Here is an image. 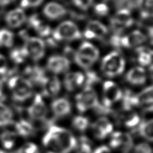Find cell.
Here are the masks:
<instances>
[{
	"label": "cell",
	"mask_w": 153,
	"mask_h": 153,
	"mask_svg": "<svg viewBox=\"0 0 153 153\" xmlns=\"http://www.w3.org/2000/svg\"><path fill=\"white\" fill-rule=\"evenodd\" d=\"M48 153H69L76 146V140L69 130L51 126L42 140Z\"/></svg>",
	"instance_id": "6da1fadb"
},
{
	"label": "cell",
	"mask_w": 153,
	"mask_h": 153,
	"mask_svg": "<svg viewBox=\"0 0 153 153\" xmlns=\"http://www.w3.org/2000/svg\"><path fill=\"white\" fill-rule=\"evenodd\" d=\"M124 68L125 60L117 52H111L102 60V70L108 77L113 78L121 74Z\"/></svg>",
	"instance_id": "7a4b0ae2"
},
{
	"label": "cell",
	"mask_w": 153,
	"mask_h": 153,
	"mask_svg": "<svg viewBox=\"0 0 153 153\" xmlns=\"http://www.w3.org/2000/svg\"><path fill=\"white\" fill-rule=\"evenodd\" d=\"M8 84L12 91L13 99L16 101H25L32 96V85L28 79L14 76L9 80Z\"/></svg>",
	"instance_id": "3957f363"
},
{
	"label": "cell",
	"mask_w": 153,
	"mask_h": 153,
	"mask_svg": "<svg viewBox=\"0 0 153 153\" xmlns=\"http://www.w3.org/2000/svg\"><path fill=\"white\" fill-rule=\"evenodd\" d=\"M53 39L60 40H73L81 38V33L76 24L71 21L62 22L54 30L53 33Z\"/></svg>",
	"instance_id": "277c9868"
},
{
	"label": "cell",
	"mask_w": 153,
	"mask_h": 153,
	"mask_svg": "<svg viewBox=\"0 0 153 153\" xmlns=\"http://www.w3.org/2000/svg\"><path fill=\"white\" fill-rule=\"evenodd\" d=\"M76 105L80 113H84L91 108H96L99 105L96 92L91 87L85 86L76 96Z\"/></svg>",
	"instance_id": "5b68a950"
},
{
	"label": "cell",
	"mask_w": 153,
	"mask_h": 153,
	"mask_svg": "<svg viewBox=\"0 0 153 153\" xmlns=\"http://www.w3.org/2000/svg\"><path fill=\"white\" fill-rule=\"evenodd\" d=\"M103 103L105 108L110 109L114 103L122 99L123 95L121 89L111 81H106L103 87Z\"/></svg>",
	"instance_id": "8992f818"
},
{
	"label": "cell",
	"mask_w": 153,
	"mask_h": 153,
	"mask_svg": "<svg viewBox=\"0 0 153 153\" xmlns=\"http://www.w3.org/2000/svg\"><path fill=\"white\" fill-rule=\"evenodd\" d=\"M27 56L35 61L40 59L45 55V45L43 40L37 37L27 38L24 46Z\"/></svg>",
	"instance_id": "52a82bcc"
},
{
	"label": "cell",
	"mask_w": 153,
	"mask_h": 153,
	"mask_svg": "<svg viewBox=\"0 0 153 153\" xmlns=\"http://www.w3.org/2000/svg\"><path fill=\"white\" fill-rule=\"evenodd\" d=\"M133 22L134 20L130 10L121 9L117 11L111 18V26L116 34H120L125 28L132 26Z\"/></svg>",
	"instance_id": "ba28073f"
},
{
	"label": "cell",
	"mask_w": 153,
	"mask_h": 153,
	"mask_svg": "<svg viewBox=\"0 0 153 153\" xmlns=\"http://www.w3.org/2000/svg\"><path fill=\"white\" fill-rule=\"evenodd\" d=\"M70 66V61L65 56H54L48 59V69L54 74H61L67 72Z\"/></svg>",
	"instance_id": "9c48e42d"
},
{
	"label": "cell",
	"mask_w": 153,
	"mask_h": 153,
	"mask_svg": "<svg viewBox=\"0 0 153 153\" xmlns=\"http://www.w3.org/2000/svg\"><path fill=\"white\" fill-rule=\"evenodd\" d=\"M108 33V29L105 25L98 21H90L87 24L84 36L87 39H102Z\"/></svg>",
	"instance_id": "30bf717a"
},
{
	"label": "cell",
	"mask_w": 153,
	"mask_h": 153,
	"mask_svg": "<svg viewBox=\"0 0 153 153\" xmlns=\"http://www.w3.org/2000/svg\"><path fill=\"white\" fill-rule=\"evenodd\" d=\"M28 113L32 118L42 119L47 114V109L40 94H37L34 98L32 105L28 109Z\"/></svg>",
	"instance_id": "8fae6325"
},
{
	"label": "cell",
	"mask_w": 153,
	"mask_h": 153,
	"mask_svg": "<svg viewBox=\"0 0 153 153\" xmlns=\"http://www.w3.org/2000/svg\"><path fill=\"white\" fill-rule=\"evenodd\" d=\"M146 37L139 31H134L120 39V46L126 48L137 47L145 41Z\"/></svg>",
	"instance_id": "7c38bea8"
},
{
	"label": "cell",
	"mask_w": 153,
	"mask_h": 153,
	"mask_svg": "<svg viewBox=\"0 0 153 153\" xmlns=\"http://www.w3.org/2000/svg\"><path fill=\"white\" fill-rule=\"evenodd\" d=\"M93 130L96 138L102 140L111 133L113 130V125L107 118L101 117L93 124Z\"/></svg>",
	"instance_id": "4fadbf2b"
},
{
	"label": "cell",
	"mask_w": 153,
	"mask_h": 153,
	"mask_svg": "<svg viewBox=\"0 0 153 153\" xmlns=\"http://www.w3.org/2000/svg\"><path fill=\"white\" fill-rule=\"evenodd\" d=\"M41 86L42 87L43 93L48 97L56 96L61 90V83L59 78L55 76L50 77L46 76Z\"/></svg>",
	"instance_id": "5bb4252c"
},
{
	"label": "cell",
	"mask_w": 153,
	"mask_h": 153,
	"mask_svg": "<svg viewBox=\"0 0 153 153\" xmlns=\"http://www.w3.org/2000/svg\"><path fill=\"white\" fill-rule=\"evenodd\" d=\"M84 75L81 72H70L66 74L64 80L65 86L67 91L72 92L83 85L85 82Z\"/></svg>",
	"instance_id": "9a60e30c"
},
{
	"label": "cell",
	"mask_w": 153,
	"mask_h": 153,
	"mask_svg": "<svg viewBox=\"0 0 153 153\" xmlns=\"http://www.w3.org/2000/svg\"><path fill=\"white\" fill-rule=\"evenodd\" d=\"M26 20V14L22 9L16 8L7 14L5 22L8 26L12 28H18Z\"/></svg>",
	"instance_id": "2e32d148"
},
{
	"label": "cell",
	"mask_w": 153,
	"mask_h": 153,
	"mask_svg": "<svg viewBox=\"0 0 153 153\" xmlns=\"http://www.w3.org/2000/svg\"><path fill=\"white\" fill-rule=\"evenodd\" d=\"M44 14L51 20H56L65 16L67 14V10L59 4L51 2L44 8Z\"/></svg>",
	"instance_id": "e0dca14e"
},
{
	"label": "cell",
	"mask_w": 153,
	"mask_h": 153,
	"mask_svg": "<svg viewBox=\"0 0 153 153\" xmlns=\"http://www.w3.org/2000/svg\"><path fill=\"white\" fill-rule=\"evenodd\" d=\"M126 80L134 85H143L146 80L145 70L142 67L132 68L127 74Z\"/></svg>",
	"instance_id": "ac0fdd59"
},
{
	"label": "cell",
	"mask_w": 153,
	"mask_h": 153,
	"mask_svg": "<svg viewBox=\"0 0 153 153\" xmlns=\"http://www.w3.org/2000/svg\"><path fill=\"white\" fill-rule=\"evenodd\" d=\"M52 110L56 117H61L69 115L71 111V105L66 99H58L52 103Z\"/></svg>",
	"instance_id": "d6986e66"
},
{
	"label": "cell",
	"mask_w": 153,
	"mask_h": 153,
	"mask_svg": "<svg viewBox=\"0 0 153 153\" xmlns=\"http://www.w3.org/2000/svg\"><path fill=\"white\" fill-rule=\"evenodd\" d=\"M29 24L41 37H46L51 34L50 26L44 23L37 15L32 16L29 18Z\"/></svg>",
	"instance_id": "ffe728a7"
},
{
	"label": "cell",
	"mask_w": 153,
	"mask_h": 153,
	"mask_svg": "<svg viewBox=\"0 0 153 153\" xmlns=\"http://www.w3.org/2000/svg\"><path fill=\"white\" fill-rule=\"evenodd\" d=\"M77 53L85 58L91 60L93 62L97 61L100 56V51L97 49L88 42L82 43Z\"/></svg>",
	"instance_id": "44dd1931"
},
{
	"label": "cell",
	"mask_w": 153,
	"mask_h": 153,
	"mask_svg": "<svg viewBox=\"0 0 153 153\" xmlns=\"http://www.w3.org/2000/svg\"><path fill=\"white\" fill-rule=\"evenodd\" d=\"M13 113L9 106L0 102V127L6 126L12 123Z\"/></svg>",
	"instance_id": "7402d4cb"
},
{
	"label": "cell",
	"mask_w": 153,
	"mask_h": 153,
	"mask_svg": "<svg viewBox=\"0 0 153 153\" xmlns=\"http://www.w3.org/2000/svg\"><path fill=\"white\" fill-rule=\"evenodd\" d=\"M139 105H146V107L152 106V87L149 86L136 95Z\"/></svg>",
	"instance_id": "603a6c76"
},
{
	"label": "cell",
	"mask_w": 153,
	"mask_h": 153,
	"mask_svg": "<svg viewBox=\"0 0 153 153\" xmlns=\"http://www.w3.org/2000/svg\"><path fill=\"white\" fill-rule=\"evenodd\" d=\"M136 51L138 53V62L141 65L146 66L151 64L152 56L151 50L146 47H139Z\"/></svg>",
	"instance_id": "cb8c5ba5"
},
{
	"label": "cell",
	"mask_w": 153,
	"mask_h": 153,
	"mask_svg": "<svg viewBox=\"0 0 153 153\" xmlns=\"http://www.w3.org/2000/svg\"><path fill=\"white\" fill-rule=\"evenodd\" d=\"M15 132L22 136H30L33 132V127L28 122L22 119L15 124Z\"/></svg>",
	"instance_id": "d4e9b609"
},
{
	"label": "cell",
	"mask_w": 153,
	"mask_h": 153,
	"mask_svg": "<svg viewBox=\"0 0 153 153\" xmlns=\"http://www.w3.org/2000/svg\"><path fill=\"white\" fill-rule=\"evenodd\" d=\"M137 5L140 9L142 18L146 19L152 16V0H138Z\"/></svg>",
	"instance_id": "484cf974"
},
{
	"label": "cell",
	"mask_w": 153,
	"mask_h": 153,
	"mask_svg": "<svg viewBox=\"0 0 153 153\" xmlns=\"http://www.w3.org/2000/svg\"><path fill=\"white\" fill-rule=\"evenodd\" d=\"M138 132L146 140L152 141V120L144 121L140 125L138 128Z\"/></svg>",
	"instance_id": "4316f807"
},
{
	"label": "cell",
	"mask_w": 153,
	"mask_h": 153,
	"mask_svg": "<svg viewBox=\"0 0 153 153\" xmlns=\"http://www.w3.org/2000/svg\"><path fill=\"white\" fill-rule=\"evenodd\" d=\"M16 133L12 131H6L1 136V142L3 146L6 149H11L14 146Z\"/></svg>",
	"instance_id": "83f0119b"
},
{
	"label": "cell",
	"mask_w": 153,
	"mask_h": 153,
	"mask_svg": "<svg viewBox=\"0 0 153 153\" xmlns=\"http://www.w3.org/2000/svg\"><path fill=\"white\" fill-rule=\"evenodd\" d=\"M13 43V34L6 29L0 30V46L10 47Z\"/></svg>",
	"instance_id": "f1b7e54d"
},
{
	"label": "cell",
	"mask_w": 153,
	"mask_h": 153,
	"mask_svg": "<svg viewBox=\"0 0 153 153\" xmlns=\"http://www.w3.org/2000/svg\"><path fill=\"white\" fill-rule=\"evenodd\" d=\"M119 139L120 142V149L124 152H128L132 148L133 141L131 136L126 133H119Z\"/></svg>",
	"instance_id": "f546056e"
},
{
	"label": "cell",
	"mask_w": 153,
	"mask_h": 153,
	"mask_svg": "<svg viewBox=\"0 0 153 153\" xmlns=\"http://www.w3.org/2000/svg\"><path fill=\"white\" fill-rule=\"evenodd\" d=\"M123 122L127 128H133L140 122V117L136 113H129L125 114L122 117Z\"/></svg>",
	"instance_id": "4dcf8cb0"
},
{
	"label": "cell",
	"mask_w": 153,
	"mask_h": 153,
	"mask_svg": "<svg viewBox=\"0 0 153 153\" xmlns=\"http://www.w3.org/2000/svg\"><path fill=\"white\" fill-rule=\"evenodd\" d=\"M10 57L11 59L16 64H20V63H22L28 56H27L25 51L22 47L13 50L11 52Z\"/></svg>",
	"instance_id": "1f68e13d"
},
{
	"label": "cell",
	"mask_w": 153,
	"mask_h": 153,
	"mask_svg": "<svg viewBox=\"0 0 153 153\" xmlns=\"http://www.w3.org/2000/svg\"><path fill=\"white\" fill-rule=\"evenodd\" d=\"M73 125L75 129L83 132L88 127L89 121L85 117L76 116L73 119Z\"/></svg>",
	"instance_id": "d6a6232c"
},
{
	"label": "cell",
	"mask_w": 153,
	"mask_h": 153,
	"mask_svg": "<svg viewBox=\"0 0 153 153\" xmlns=\"http://www.w3.org/2000/svg\"><path fill=\"white\" fill-rule=\"evenodd\" d=\"M74 61L76 62V64L79 65V66L81 68H85V69H89L91 68L94 62H93L91 60L85 58L83 56H81V55H79L77 52H76L74 56Z\"/></svg>",
	"instance_id": "836d02e7"
},
{
	"label": "cell",
	"mask_w": 153,
	"mask_h": 153,
	"mask_svg": "<svg viewBox=\"0 0 153 153\" xmlns=\"http://www.w3.org/2000/svg\"><path fill=\"white\" fill-rule=\"evenodd\" d=\"M85 80L86 86L91 87L92 84L99 82L100 78H98L96 74L93 72H88L87 73L86 79H85Z\"/></svg>",
	"instance_id": "e575fe53"
},
{
	"label": "cell",
	"mask_w": 153,
	"mask_h": 153,
	"mask_svg": "<svg viewBox=\"0 0 153 153\" xmlns=\"http://www.w3.org/2000/svg\"><path fill=\"white\" fill-rule=\"evenodd\" d=\"M20 153H40L38 146L32 143L26 144L20 151Z\"/></svg>",
	"instance_id": "d590c367"
},
{
	"label": "cell",
	"mask_w": 153,
	"mask_h": 153,
	"mask_svg": "<svg viewBox=\"0 0 153 153\" xmlns=\"http://www.w3.org/2000/svg\"><path fill=\"white\" fill-rule=\"evenodd\" d=\"M95 12L100 16H105L109 12V8L105 4H98L95 5Z\"/></svg>",
	"instance_id": "8d00e7d4"
},
{
	"label": "cell",
	"mask_w": 153,
	"mask_h": 153,
	"mask_svg": "<svg viewBox=\"0 0 153 153\" xmlns=\"http://www.w3.org/2000/svg\"><path fill=\"white\" fill-rule=\"evenodd\" d=\"M134 153H152V148L148 144L140 143L135 146Z\"/></svg>",
	"instance_id": "74e56055"
},
{
	"label": "cell",
	"mask_w": 153,
	"mask_h": 153,
	"mask_svg": "<svg viewBox=\"0 0 153 153\" xmlns=\"http://www.w3.org/2000/svg\"><path fill=\"white\" fill-rule=\"evenodd\" d=\"M116 6L119 8V10L126 9L128 10L134 5L130 0H116Z\"/></svg>",
	"instance_id": "f35d334b"
},
{
	"label": "cell",
	"mask_w": 153,
	"mask_h": 153,
	"mask_svg": "<svg viewBox=\"0 0 153 153\" xmlns=\"http://www.w3.org/2000/svg\"><path fill=\"white\" fill-rule=\"evenodd\" d=\"M74 4L81 10H86L91 6L93 0H73Z\"/></svg>",
	"instance_id": "ab89813d"
},
{
	"label": "cell",
	"mask_w": 153,
	"mask_h": 153,
	"mask_svg": "<svg viewBox=\"0 0 153 153\" xmlns=\"http://www.w3.org/2000/svg\"><path fill=\"white\" fill-rule=\"evenodd\" d=\"M43 0H22L21 7L22 8H29V7H37Z\"/></svg>",
	"instance_id": "60d3db41"
},
{
	"label": "cell",
	"mask_w": 153,
	"mask_h": 153,
	"mask_svg": "<svg viewBox=\"0 0 153 153\" xmlns=\"http://www.w3.org/2000/svg\"><path fill=\"white\" fill-rule=\"evenodd\" d=\"M79 153H91V148L87 140L83 138L81 140V144L79 148Z\"/></svg>",
	"instance_id": "b9f144b4"
},
{
	"label": "cell",
	"mask_w": 153,
	"mask_h": 153,
	"mask_svg": "<svg viewBox=\"0 0 153 153\" xmlns=\"http://www.w3.org/2000/svg\"><path fill=\"white\" fill-rule=\"evenodd\" d=\"M7 70V62L5 57L0 54V74H4Z\"/></svg>",
	"instance_id": "7bdbcfd3"
},
{
	"label": "cell",
	"mask_w": 153,
	"mask_h": 153,
	"mask_svg": "<svg viewBox=\"0 0 153 153\" xmlns=\"http://www.w3.org/2000/svg\"><path fill=\"white\" fill-rule=\"evenodd\" d=\"M94 153H111V152L108 146H102L95 150Z\"/></svg>",
	"instance_id": "ee69618b"
},
{
	"label": "cell",
	"mask_w": 153,
	"mask_h": 153,
	"mask_svg": "<svg viewBox=\"0 0 153 153\" xmlns=\"http://www.w3.org/2000/svg\"><path fill=\"white\" fill-rule=\"evenodd\" d=\"M14 0H0V5L1 6H4V5H7L8 4H11Z\"/></svg>",
	"instance_id": "f6af8a7d"
},
{
	"label": "cell",
	"mask_w": 153,
	"mask_h": 153,
	"mask_svg": "<svg viewBox=\"0 0 153 153\" xmlns=\"http://www.w3.org/2000/svg\"><path fill=\"white\" fill-rule=\"evenodd\" d=\"M3 92V83L0 80V97H1Z\"/></svg>",
	"instance_id": "bcb514c9"
},
{
	"label": "cell",
	"mask_w": 153,
	"mask_h": 153,
	"mask_svg": "<svg viewBox=\"0 0 153 153\" xmlns=\"http://www.w3.org/2000/svg\"><path fill=\"white\" fill-rule=\"evenodd\" d=\"M0 153H5V152H4V151H3L1 149H0Z\"/></svg>",
	"instance_id": "7dc6e473"
}]
</instances>
